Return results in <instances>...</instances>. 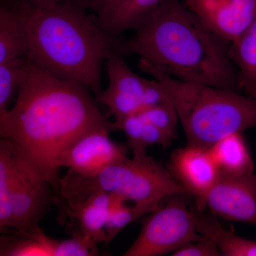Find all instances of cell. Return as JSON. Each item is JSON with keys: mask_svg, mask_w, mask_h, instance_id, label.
<instances>
[{"mask_svg": "<svg viewBox=\"0 0 256 256\" xmlns=\"http://www.w3.org/2000/svg\"><path fill=\"white\" fill-rule=\"evenodd\" d=\"M90 92L78 82L56 78L30 62L14 105L0 116L1 138L11 141L24 161L52 185L60 202V215L67 206L60 190V156L89 133L116 130Z\"/></svg>", "mask_w": 256, "mask_h": 256, "instance_id": "cell-1", "label": "cell"}, {"mask_svg": "<svg viewBox=\"0 0 256 256\" xmlns=\"http://www.w3.org/2000/svg\"><path fill=\"white\" fill-rule=\"evenodd\" d=\"M114 52L136 55L181 82L242 92L229 45L180 0H166Z\"/></svg>", "mask_w": 256, "mask_h": 256, "instance_id": "cell-2", "label": "cell"}, {"mask_svg": "<svg viewBox=\"0 0 256 256\" xmlns=\"http://www.w3.org/2000/svg\"><path fill=\"white\" fill-rule=\"evenodd\" d=\"M28 32V58L46 73L88 88L100 95L101 66L117 38L101 28L97 18L69 0L38 6L22 1L18 6Z\"/></svg>", "mask_w": 256, "mask_h": 256, "instance_id": "cell-3", "label": "cell"}, {"mask_svg": "<svg viewBox=\"0 0 256 256\" xmlns=\"http://www.w3.org/2000/svg\"><path fill=\"white\" fill-rule=\"evenodd\" d=\"M139 68L160 82L178 114L188 146L210 148L228 134L256 128V98L181 82L140 58Z\"/></svg>", "mask_w": 256, "mask_h": 256, "instance_id": "cell-4", "label": "cell"}, {"mask_svg": "<svg viewBox=\"0 0 256 256\" xmlns=\"http://www.w3.org/2000/svg\"><path fill=\"white\" fill-rule=\"evenodd\" d=\"M60 190L70 208L94 194L105 192L152 210L170 196L188 194L169 170L146 154L126 156L94 176H82L68 170L60 178Z\"/></svg>", "mask_w": 256, "mask_h": 256, "instance_id": "cell-5", "label": "cell"}, {"mask_svg": "<svg viewBox=\"0 0 256 256\" xmlns=\"http://www.w3.org/2000/svg\"><path fill=\"white\" fill-rule=\"evenodd\" d=\"M160 205L143 220L138 238L124 256H159L174 252L203 236L197 230L194 208L181 198Z\"/></svg>", "mask_w": 256, "mask_h": 256, "instance_id": "cell-6", "label": "cell"}, {"mask_svg": "<svg viewBox=\"0 0 256 256\" xmlns=\"http://www.w3.org/2000/svg\"><path fill=\"white\" fill-rule=\"evenodd\" d=\"M52 206L58 210L60 205L52 185L37 175L16 152L12 228L23 235L41 233L40 222Z\"/></svg>", "mask_w": 256, "mask_h": 256, "instance_id": "cell-7", "label": "cell"}, {"mask_svg": "<svg viewBox=\"0 0 256 256\" xmlns=\"http://www.w3.org/2000/svg\"><path fill=\"white\" fill-rule=\"evenodd\" d=\"M195 207H206L224 220L256 226V174H220L210 190L196 198Z\"/></svg>", "mask_w": 256, "mask_h": 256, "instance_id": "cell-8", "label": "cell"}, {"mask_svg": "<svg viewBox=\"0 0 256 256\" xmlns=\"http://www.w3.org/2000/svg\"><path fill=\"white\" fill-rule=\"evenodd\" d=\"M109 82L107 88L96 97V101L107 106L109 114L119 119L143 109V98L150 80L132 72L122 56L114 52L105 60Z\"/></svg>", "mask_w": 256, "mask_h": 256, "instance_id": "cell-9", "label": "cell"}, {"mask_svg": "<svg viewBox=\"0 0 256 256\" xmlns=\"http://www.w3.org/2000/svg\"><path fill=\"white\" fill-rule=\"evenodd\" d=\"M197 18L228 45L256 16V0H184Z\"/></svg>", "mask_w": 256, "mask_h": 256, "instance_id": "cell-10", "label": "cell"}, {"mask_svg": "<svg viewBox=\"0 0 256 256\" xmlns=\"http://www.w3.org/2000/svg\"><path fill=\"white\" fill-rule=\"evenodd\" d=\"M110 132L95 131L79 139L60 156L58 166L82 176L98 174L127 156L124 146L110 138Z\"/></svg>", "mask_w": 256, "mask_h": 256, "instance_id": "cell-11", "label": "cell"}, {"mask_svg": "<svg viewBox=\"0 0 256 256\" xmlns=\"http://www.w3.org/2000/svg\"><path fill=\"white\" fill-rule=\"evenodd\" d=\"M168 170L186 192L196 198L206 194L220 176L208 148L188 144L172 153Z\"/></svg>", "mask_w": 256, "mask_h": 256, "instance_id": "cell-12", "label": "cell"}, {"mask_svg": "<svg viewBox=\"0 0 256 256\" xmlns=\"http://www.w3.org/2000/svg\"><path fill=\"white\" fill-rule=\"evenodd\" d=\"M166 0H118L98 13V22L111 36L134 31Z\"/></svg>", "mask_w": 256, "mask_h": 256, "instance_id": "cell-13", "label": "cell"}, {"mask_svg": "<svg viewBox=\"0 0 256 256\" xmlns=\"http://www.w3.org/2000/svg\"><path fill=\"white\" fill-rule=\"evenodd\" d=\"M112 195L99 192L74 208L68 207L66 216L77 224L72 232L86 236L97 244L106 242V224L108 218Z\"/></svg>", "mask_w": 256, "mask_h": 256, "instance_id": "cell-14", "label": "cell"}, {"mask_svg": "<svg viewBox=\"0 0 256 256\" xmlns=\"http://www.w3.org/2000/svg\"><path fill=\"white\" fill-rule=\"evenodd\" d=\"M220 174L239 176L254 173V162L242 132L228 134L208 148Z\"/></svg>", "mask_w": 256, "mask_h": 256, "instance_id": "cell-15", "label": "cell"}, {"mask_svg": "<svg viewBox=\"0 0 256 256\" xmlns=\"http://www.w3.org/2000/svg\"><path fill=\"white\" fill-rule=\"evenodd\" d=\"M193 208L198 233L214 242L222 256H256V240L238 236L233 230L224 228L214 215Z\"/></svg>", "mask_w": 256, "mask_h": 256, "instance_id": "cell-16", "label": "cell"}, {"mask_svg": "<svg viewBox=\"0 0 256 256\" xmlns=\"http://www.w3.org/2000/svg\"><path fill=\"white\" fill-rule=\"evenodd\" d=\"M28 32L16 8L2 5L0 8V64L28 54Z\"/></svg>", "mask_w": 256, "mask_h": 256, "instance_id": "cell-17", "label": "cell"}, {"mask_svg": "<svg viewBox=\"0 0 256 256\" xmlns=\"http://www.w3.org/2000/svg\"><path fill=\"white\" fill-rule=\"evenodd\" d=\"M229 55L238 69L242 92L256 98V16L246 30L229 45Z\"/></svg>", "mask_w": 256, "mask_h": 256, "instance_id": "cell-18", "label": "cell"}, {"mask_svg": "<svg viewBox=\"0 0 256 256\" xmlns=\"http://www.w3.org/2000/svg\"><path fill=\"white\" fill-rule=\"evenodd\" d=\"M16 151L9 140H0V230L12 224L13 196L16 174Z\"/></svg>", "mask_w": 256, "mask_h": 256, "instance_id": "cell-19", "label": "cell"}, {"mask_svg": "<svg viewBox=\"0 0 256 256\" xmlns=\"http://www.w3.org/2000/svg\"><path fill=\"white\" fill-rule=\"evenodd\" d=\"M56 239L43 232L34 236L16 233L0 237L1 256H54Z\"/></svg>", "mask_w": 256, "mask_h": 256, "instance_id": "cell-20", "label": "cell"}, {"mask_svg": "<svg viewBox=\"0 0 256 256\" xmlns=\"http://www.w3.org/2000/svg\"><path fill=\"white\" fill-rule=\"evenodd\" d=\"M30 64L25 57L0 64V116L9 110Z\"/></svg>", "mask_w": 256, "mask_h": 256, "instance_id": "cell-21", "label": "cell"}, {"mask_svg": "<svg viewBox=\"0 0 256 256\" xmlns=\"http://www.w3.org/2000/svg\"><path fill=\"white\" fill-rule=\"evenodd\" d=\"M126 202L120 197L112 195L110 212L106 224V244L112 242L124 227L134 220L146 214H150L153 212L150 208L137 205L126 206Z\"/></svg>", "mask_w": 256, "mask_h": 256, "instance_id": "cell-22", "label": "cell"}, {"mask_svg": "<svg viewBox=\"0 0 256 256\" xmlns=\"http://www.w3.org/2000/svg\"><path fill=\"white\" fill-rule=\"evenodd\" d=\"M140 112L146 121L159 128L172 139L176 137L178 118L171 102L146 108Z\"/></svg>", "mask_w": 256, "mask_h": 256, "instance_id": "cell-23", "label": "cell"}, {"mask_svg": "<svg viewBox=\"0 0 256 256\" xmlns=\"http://www.w3.org/2000/svg\"><path fill=\"white\" fill-rule=\"evenodd\" d=\"M144 124L146 120L140 112L116 120L114 122L116 130H122L127 136L130 148L134 156L146 154V149L142 142Z\"/></svg>", "mask_w": 256, "mask_h": 256, "instance_id": "cell-24", "label": "cell"}, {"mask_svg": "<svg viewBox=\"0 0 256 256\" xmlns=\"http://www.w3.org/2000/svg\"><path fill=\"white\" fill-rule=\"evenodd\" d=\"M72 237L56 240L54 256H95L99 255L97 242L78 232H72Z\"/></svg>", "mask_w": 256, "mask_h": 256, "instance_id": "cell-25", "label": "cell"}, {"mask_svg": "<svg viewBox=\"0 0 256 256\" xmlns=\"http://www.w3.org/2000/svg\"><path fill=\"white\" fill-rule=\"evenodd\" d=\"M173 256H220V249L214 242L206 236L200 240L188 242L172 254Z\"/></svg>", "mask_w": 256, "mask_h": 256, "instance_id": "cell-26", "label": "cell"}, {"mask_svg": "<svg viewBox=\"0 0 256 256\" xmlns=\"http://www.w3.org/2000/svg\"><path fill=\"white\" fill-rule=\"evenodd\" d=\"M172 140L159 128L146 120L142 137V144L146 149L152 144H160L163 146H170Z\"/></svg>", "mask_w": 256, "mask_h": 256, "instance_id": "cell-27", "label": "cell"}, {"mask_svg": "<svg viewBox=\"0 0 256 256\" xmlns=\"http://www.w3.org/2000/svg\"><path fill=\"white\" fill-rule=\"evenodd\" d=\"M116 1L118 0H82V4L95 10L98 14Z\"/></svg>", "mask_w": 256, "mask_h": 256, "instance_id": "cell-28", "label": "cell"}, {"mask_svg": "<svg viewBox=\"0 0 256 256\" xmlns=\"http://www.w3.org/2000/svg\"><path fill=\"white\" fill-rule=\"evenodd\" d=\"M22 1L28 2L31 4L38 5V6H52L58 4V3L63 2L66 0H22Z\"/></svg>", "mask_w": 256, "mask_h": 256, "instance_id": "cell-29", "label": "cell"}]
</instances>
